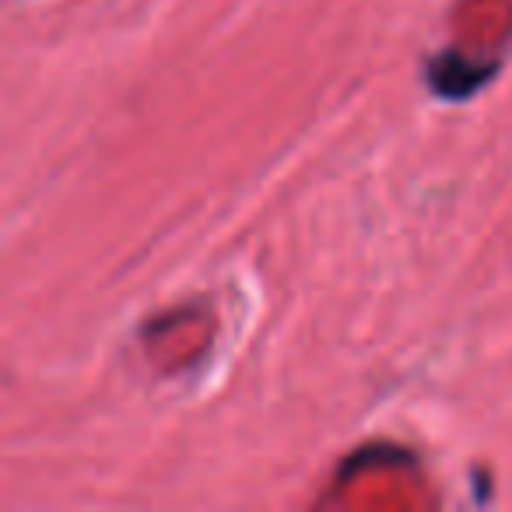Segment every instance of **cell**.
Returning a JSON list of instances; mask_svg holds the SVG:
<instances>
[{
  "label": "cell",
  "mask_w": 512,
  "mask_h": 512,
  "mask_svg": "<svg viewBox=\"0 0 512 512\" xmlns=\"http://www.w3.org/2000/svg\"><path fill=\"white\" fill-rule=\"evenodd\" d=\"M481 81H484V71L467 67V60L439 57L432 64V85L439 88V95H470Z\"/></svg>",
  "instance_id": "cell-1"
}]
</instances>
